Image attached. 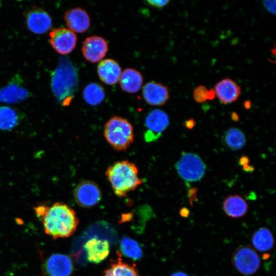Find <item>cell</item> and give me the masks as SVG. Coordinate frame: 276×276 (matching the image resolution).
<instances>
[{
  "label": "cell",
  "instance_id": "obj_1",
  "mask_svg": "<svg viewBox=\"0 0 276 276\" xmlns=\"http://www.w3.org/2000/svg\"><path fill=\"white\" fill-rule=\"evenodd\" d=\"M34 211L45 234L55 239L68 238L76 231L79 223L76 213L64 203L39 204L35 207Z\"/></svg>",
  "mask_w": 276,
  "mask_h": 276
},
{
  "label": "cell",
  "instance_id": "obj_2",
  "mask_svg": "<svg viewBox=\"0 0 276 276\" xmlns=\"http://www.w3.org/2000/svg\"><path fill=\"white\" fill-rule=\"evenodd\" d=\"M114 193L119 197L127 196L142 183L135 164L128 160H120L110 166L105 172Z\"/></svg>",
  "mask_w": 276,
  "mask_h": 276
},
{
  "label": "cell",
  "instance_id": "obj_3",
  "mask_svg": "<svg viewBox=\"0 0 276 276\" xmlns=\"http://www.w3.org/2000/svg\"><path fill=\"white\" fill-rule=\"evenodd\" d=\"M78 83L77 69L66 58H62L52 76L51 86L57 100L68 106L77 89Z\"/></svg>",
  "mask_w": 276,
  "mask_h": 276
},
{
  "label": "cell",
  "instance_id": "obj_4",
  "mask_svg": "<svg viewBox=\"0 0 276 276\" xmlns=\"http://www.w3.org/2000/svg\"><path fill=\"white\" fill-rule=\"evenodd\" d=\"M104 135L113 148L119 151L128 149L133 143L134 136L132 124L118 116L112 117L106 122Z\"/></svg>",
  "mask_w": 276,
  "mask_h": 276
},
{
  "label": "cell",
  "instance_id": "obj_5",
  "mask_svg": "<svg viewBox=\"0 0 276 276\" xmlns=\"http://www.w3.org/2000/svg\"><path fill=\"white\" fill-rule=\"evenodd\" d=\"M178 175L188 182L200 180L206 171V166L202 159L193 153L183 152L175 165Z\"/></svg>",
  "mask_w": 276,
  "mask_h": 276
},
{
  "label": "cell",
  "instance_id": "obj_6",
  "mask_svg": "<svg viewBox=\"0 0 276 276\" xmlns=\"http://www.w3.org/2000/svg\"><path fill=\"white\" fill-rule=\"evenodd\" d=\"M232 263L237 270L245 275L255 273L261 266V259L256 250L249 245L238 247L232 257Z\"/></svg>",
  "mask_w": 276,
  "mask_h": 276
},
{
  "label": "cell",
  "instance_id": "obj_7",
  "mask_svg": "<svg viewBox=\"0 0 276 276\" xmlns=\"http://www.w3.org/2000/svg\"><path fill=\"white\" fill-rule=\"evenodd\" d=\"M73 196L75 202L80 206L90 208L97 204L101 199L102 192L99 186L91 180H83L75 188Z\"/></svg>",
  "mask_w": 276,
  "mask_h": 276
},
{
  "label": "cell",
  "instance_id": "obj_8",
  "mask_svg": "<svg viewBox=\"0 0 276 276\" xmlns=\"http://www.w3.org/2000/svg\"><path fill=\"white\" fill-rule=\"evenodd\" d=\"M74 271L71 258L62 254H53L49 256L42 265L44 276H71Z\"/></svg>",
  "mask_w": 276,
  "mask_h": 276
},
{
  "label": "cell",
  "instance_id": "obj_9",
  "mask_svg": "<svg viewBox=\"0 0 276 276\" xmlns=\"http://www.w3.org/2000/svg\"><path fill=\"white\" fill-rule=\"evenodd\" d=\"M169 119L163 110L154 109L146 116L145 126L147 131L144 134L146 142H153L158 139L169 125Z\"/></svg>",
  "mask_w": 276,
  "mask_h": 276
},
{
  "label": "cell",
  "instance_id": "obj_10",
  "mask_svg": "<svg viewBox=\"0 0 276 276\" xmlns=\"http://www.w3.org/2000/svg\"><path fill=\"white\" fill-rule=\"evenodd\" d=\"M77 36L65 28H58L50 33V42L55 51L62 55L70 53L75 48Z\"/></svg>",
  "mask_w": 276,
  "mask_h": 276
},
{
  "label": "cell",
  "instance_id": "obj_11",
  "mask_svg": "<svg viewBox=\"0 0 276 276\" xmlns=\"http://www.w3.org/2000/svg\"><path fill=\"white\" fill-rule=\"evenodd\" d=\"M81 51L87 61L95 63L105 56L108 51V44L103 38L96 35L91 36L84 40Z\"/></svg>",
  "mask_w": 276,
  "mask_h": 276
},
{
  "label": "cell",
  "instance_id": "obj_12",
  "mask_svg": "<svg viewBox=\"0 0 276 276\" xmlns=\"http://www.w3.org/2000/svg\"><path fill=\"white\" fill-rule=\"evenodd\" d=\"M27 26L33 33L41 34L48 31L52 27V19L49 14L39 8H33L25 14Z\"/></svg>",
  "mask_w": 276,
  "mask_h": 276
},
{
  "label": "cell",
  "instance_id": "obj_13",
  "mask_svg": "<svg viewBox=\"0 0 276 276\" xmlns=\"http://www.w3.org/2000/svg\"><path fill=\"white\" fill-rule=\"evenodd\" d=\"M143 96L145 101L150 105H163L169 98V89L160 83L149 82L143 87Z\"/></svg>",
  "mask_w": 276,
  "mask_h": 276
},
{
  "label": "cell",
  "instance_id": "obj_14",
  "mask_svg": "<svg viewBox=\"0 0 276 276\" xmlns=\"http://www.w3.org/2000/svg\"><path fill=\"white\" fill-rule=\"evenodd\" d=\"M86 258L88 262L98 264L104 261L108 256L110 245L106 240L93 238L87 241L84 245Z\"/></svg>",
  "mask_w": 276,
  "mask_h": 276
},
{
  "label": "cell",
  "instance_id": "obj_15",
  "mask_svg": "<svg viewBox=\"0 0 276 276\" xmlns=\"http://www.w3.org/2000/svg\"><path fill=\"white\" fill-rule=\"evenodd\" d=\"M64 19L70 30L76 33H84L90 26V19L87 12L80 7L66 11Z\"/></svg>",
  "mask_w": 276,
  "mask_h": 276
},
{
  "label": "cell",
  "instance_id": "obj_16",
  "mask_svg": "<svg viewBox=\"0 0 276 276\" xmlns=\"http://www.w3.org/2000/svg\"><path fill=\"white\" fill-rule=\"evenodd\" d=\"M214 91L220 102L228 104L235 102L241 94L240 86L233 79L225 78L215 86Z\"/></svg>",
  "mask_w": 276,
  "mask_h": 276
},
{
  "label": "cell",
  "instance_id": "obj_17",
  "mask_svg": "<svg viewBox=\"0 0 276 276\" xmlns=\"http://www.w3.org/2000/svg\"><path fill=\"white\" fill-rule=\"evenodd\" d=\"M97 72L102 81L108 85H113L119 80L121 68L115 60L106 59L100 62Z\"/></svg>",
  "mask_w": 276,
  "mask_h": 276
},
{
  "label": "cell",
  "instance_id": "obj_18",
  "mask_svg": "<svg viewBox=\"0 0 276 276\" xmlns=\"http://www.w3.org/2000/svg\"><path fill=\"white\" fill-rule=\"evenodd\" d=\"M27 90L19 83V80L14 79L6 86L0 89V101L7 103L20 102L27 98Z\"/></svg>",
  "mask_w": 276,
  "mask_h": 276
},
{
  "label": "cell",
  "instance_id": "obj_19",
  "mask_svg": "<svg viewBox=\"0 0 276 276\" xmlns=\"http://www.w3.org/2000/svg\"><path fill=\"white\" fill-rule=\"evenodd\" d=\"M119 81L121 87L123 90L133 94L141 89L143 78L139 71L134 68H127L121 73Z\"/></svg>",
  "mask_w": 276,
  "mask_h": 276
},
{
  "label": "cell",
  "instance_id": "obj_20",
  "mask_svg": "<svg viewBox=\"0 0 276 276\" xmlns=\"http://www.w3.org/2000/svg\"><path fill=\"white\" fill-rule=\"evenodd\" d=\"M248 204L240 196L229 195L223 202V210L225 214L231 217L237 218L244 216L248 211Z\"/></svg>",
  "mask_w": 276,
  "mask_h": 276
},
{
  "label": "cell",
  "instance_id": "obj_21",
  "mask_svg": "<svg viewBox=\"0 0 276 276\" xmlns=\"http://www.w3.org/2000/svg\"><path fill=\"white\" fill-rule=\"evenodd\" d=\"M251 242L258 251L266 252L271 250L274 245V238L271 231L267 227H261L252 235Z\"/></svg>",
  "mask_w": 276,
  "mask_h": 276
},
{
  "label": "cell",
  "instance_id": "obj_22",
  "mask_svg": "<svg viewBox=\"0 0 276 276\" xmlns=\"http://www.w3.org/2000/svg\"><path fill=\"white\" fill-rule=\"evenodd\" d=\"M83 96L87 103L91 106H97L103 101L105 93L101 85L97 83H90L84 87Z\"/></svg>",
  "mask_w": 276,
  "mask_h": 276
},
{
  "label": "cell",
  "instance_id": "obj_23",
  "mask_svg": "<svg viewBox=\"0 0 276 276\" xmlns=\"http://www.w3.org/2000/svg\"><path fill=\"white\" fill-rule=\"evenodd\" d=\"M103 276H139V275L134 266L123 262L119 259L118 261L111 263L104 270Z\"/></svg>",
  "mask_w": 276,
  "mask_h": 276
},
{
  "label": "cell",
  "instance_id": "obj_24",
  "mask_svg": "<svg viewBox=\"0 0 276 276\" xmlns=\"http://www.w3.org/2000/svg\"><path fill=\"white\" fill-rule=\"evenodd\" d=\"M244 133L237 128H230L225 132L223 141L226 146L232 150L241 149L246 143Z\"/></svg>",
  "mask_w": 276,
  "mask_h": 276
},
{
  "label": "cell",
  "instance_id": "obj_25",
  "mask_svg": "<svg viewBox=\"0 0 276 276\" xmlns=\"http://www.w3.org/2000/svg\"><path fill=\"white\" fill-rule=\"evenodd\" d=\"M120 245L121 252L125 257L133 260H139L142 257V249L135 240L125 237L121 239Z\"/></svg>",
  "mask_w": 276,
  "mask_h": 276
},
{
  "label": "cell",
  "instance_id": "obj_26",
  "mask_svg": "<svg viewBox=\"0 0 276 276\" xmlns=\"http://www.w3.org/2000/svg\"><path fill=\"white\" fill-rule=\"evenodd\" d=\"M18 119L16 112L7 106L0 107V128L9 129L16 125Z\"/></svg>",
  "mask_w": 276,
  "mask_h": 276
},
{
  "label": "cell",
  "instance_id": "obj_27",
  "mask_svg": "<svg viewBox=\"0 0 276 276\" xmlns=\"http://www.w3.org/2000/svg\"><path fill=\"white\" fill-rule=\"evenodd\" d=\"M193 96L196 102L202 103L214 99L215 94L213 89H208L203 85H199L194 89Z\"/></svg>",
  "mask_w": 276,
  "mask_h": 276
},
{
  "label": "cell",
  "instance_id": "obj_28",
  "mask_svg": "<svg viewBox=\"0 0 276 276\" xmlns=\"http://www.w3.org/2000/svg\"><path fill=\"white\" fill-rule=\"evenodd\" d=\"M239 163L243 170L246 172H252L254 169V167L249 165V160L247 156L244 155L241 157Z\"/></svg>",
  "mask_w": 276,
  "mask_h": 276
},
{
  "label": "cell",
  "instance_id": "obj_29",
  "mask_svg": "<svg viewBox=\"0 0 276 276\" xmlns=\"http://www.w3.org/2000/svg\"><path fill=\"white\" fill-rule=\"evenodd\" d=\"M170 2L169 1L164 0V1H146L145 3L150 5L152 7H154L157 8H163L168 4Z\"/></svg>",
  "mask_w": 276,
  "mask_h": 276
},
{
  "label": "cell",
  "instance_id": "obj_30",
  "mask_svg": "<svg viewBox=\"0 0 276 276\" xmlns=\"http://www.w3.org/2000/svg\"><path fill=\"white\" fill-rule=\"evenodd\" d=\"M263 3L269 12L273 14L275 13V1H265Z\"/></svg>",
  "mask_w": 276,
  "mask_h": 276
},
{
  "label": "cell",
  "instance_id": "obj_31",
  "mask_svg": "<svg viewBox=\"0 0 276 276\" xmlns=\"http://www.w3.org/2000/svg\"><path fill=\"white\" fill-rule=\"evenodd\" d=\"M197 189L194 188L190 189L188 191V196L191 205L197 201Z\"/></svg>",
  "mask_w": 276,
  "mask_h": 276
},
{
  "label": "cell",
  "instance_id": "obj_32",
  "mask_svg": "<svg viewBox=\"0 0 276 276\" xmlns=\"http://www.w3.org/2000/svg\"><path fill=\"white\" fill-rule=\"evenodd\" d=\"M179 214L182 217H188L190 215V210L187 208H182L179 211Z\"/></svg>",
  "mask_w": 276,
  "mask_h": 276
},
{
  "label": "cell",
  "instance_id": "obj_33",
  "mask_svg": "<svg viewBox=\"0 0 276 276\" xmlns=\"http://www.w3.org/2000/svg\"><path fill=\"white\" fill-rule=\"evenodd\" d=\"M195 121L193 119H190L186 122V126L189 129H192L195 126Z\"/></svg>",
  "mask_w": 276,
  "mask_h": 276
},
{
  "label": "cell",
  "instance_id": "obj_34",
  "mask_svg": "<svg viewBox=\"0 0 276 276\" xmlns=\"http://www.w3.org/2000/svg\"><path fill=\"white\" fill-rule=\"evenodd\" d=\"M171 276H189L187 273L182 271H177L171 274Z\"/></svg>",
  "mask_w": 276,
  "mask_h": 276
},
{
  "label": "cell",
  "instance_id": "obj_35",
  "mask_svg": "<svg viewBox=\"0 0 276 276\" xmlns=\"http://www.w3.org/2000/svg\"><path fill=\"white\" fill-rule=\"evenodd\" d=\"M238 118V114H236L235 113L232 114V119H233L234 121L238 120L239 119Z\"/></svg>",
  "mask_w": 276,
  "mask_h": 276
}]
</instances>
